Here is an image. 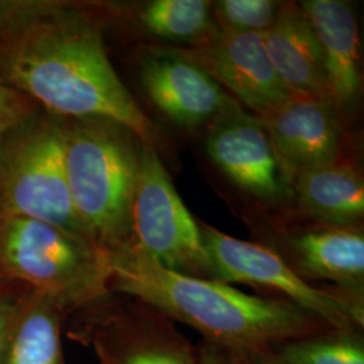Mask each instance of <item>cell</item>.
<instances>
[{
	"label": "cell",
	"mask_w": 364,
	"mask_h": 364,
	"mask_svg": "<svg viewBox=\"0 0 364 364\" xmlns=\"http://www.w3.org/2000/svg\"><path fill=\"white\" fill-rule=\"evenodd\" d=\"M0 84L53 117L105 119L156 147L161 134L117 76L87 7L52 6L0 42Z\"/></svg>",
	"instance_id": "6da1fadb"
},
{
	"label": "cell",
	"mask_w": 364,
	"mask_h": 364,
	"mask_svg": "<svg viewBox=\"0 0 364 364\" xmlns=\"http://www.w3.org/2000/svg\"><path fill=\"white\" fill-rule=\"evenodd\" d=\"M111 290L142 301L205 341L232 351H263L329 329L318 317L282 299L247 294L218 279L170 272L134 245L108 255Z\"/></svg>",
	"instance_id": "7a4b0ae2"
},
{
	"label": "cell",
	"mask_w": 364,
	"mask_h": 364,
	"mask_svg": "<svg viewBox=\"0 0 364 364\" xmlns=\"http://www.w3.org/2000/svg\"><path fill=\"white\" fill-rule=\"evenodd\" d=\"M142 142L105 119H64L66 180L72 203L107 255L134 243L131 213Z\"/></svg>",
	"instance_id": "3957f363"
},
{
	"label": "cell",
	"mask_w": 364,
	"mask_h": 364,
	"mask_svg": "<svg viewBox=\"0 0 364 364\" xmlns=\"http://www.w3.org/2000/svg\"><path fill=\"white\" fill-rule=\"evenodd\" d=\"M0 278L52 299L66 316L88 312L111 290L108 255L45 221L0 215Z\"/></svg>",
	"instance_id": "277c9868"
},
{
	"label": "cell",
	"mask_w": 364,
	"mask_h": 364,
	"mask_svg": "<svg viewBox=\"0 0 364 364\" xmlns=\"http://www.w3.org/2000/svg\"><path fill=\"white\" fill-rule=\"evenodd\" d=\"M0 215L45 221L96 245L69 192L64 119L37 108L0 136Z\"/></svg>",
	"instance_id": "5b68a950"
},
{
	"label": "cell",
	"mask_w": 364,
	"mask_h": 364,
	"mask_svg": "<svg viewBox=\"0 0 364 364\" xmlns=\"http://www.w3.org/2000/svg\"><path fill=\"white\" fill-rule=\"evenodd\" d=\"M134 246L170 272L215 279L200 224L182 203L156 147L144 144L132 203Z\"/></svg>",
	"instance_id": "8992f818"
},
{
	"label": "cell",
	"mask_w": 364,
	"mask_h": 364,
	"mask_svg": "<svg viewBox=\"0 0 364 364\" xmlns=\"http://www.w3.org/2000/svg\"><path fill=\"white\" fill-rule=\"evenodd\" d=\"M200 230L215 279L274 290L333 329H364L363 301L336 289L314 287L263 245L236 239L207 223H201Z\"/></svg>",
	"instance_id": "52a82bcc"
},
{
	"label": "cell",
	"mask_w": 364,
	"mask_h": 364,
	"mask_svg": "<svg viewBox=\"0 0 364 364\" xmlns=\"http://www.w3.org/2000/svg\"><path fill=\"white\" fill-rule=\"evenodd\" d=\"M109 299L85 312L100 364H197V348L166 316L138 299Z\"/></svg>",
	"instance_id": "ba28073f"
},
{
	"label": "cell",
	"mask_w": 364,
	"mask_h": 364,
	"mask_svg": "<svg viewBox=\"0 0 364 364\" xmlns=\"http://www.w3.org/2000/svg\"><path fill=\"white\" fill-rule=\"evenodd\" d=\"M205 149L216 166L250 195L278 201L291 193L293 181L264 127L240 105L210 122Z\"/></svg>",
	"instance_id": "9c48e42d"
},
{
	"label": "cell",
	"mask_w": 364,
	"mask_h": 364,
	"mask_svg": "<svg viewBox=\"0 0 364 364\" xmlns=\"http://www.w3.org/2000/svg\"><path fill=\"white\" fill-rule=\"evenodd\" d=\"M185 53L216 82L232 92L237 103L258 117L291 97L270 63L262 33L218 27L210 37Z\"/></svg>",
	"instance_id": "30bf717a"
},
{
	"label": "cell",
	"mask_w": 364,
	"mask_h": 364,
	"mask_svg": "<svg viewBox=\"0 0 364 364\" xmlns=\"http://www.w3.org/2000/svg\"><path fill=\"white\" fill-rule=\"evenodd\" d=\"M258 119L291 181L304 170L340 161L343 132L332 99L291 96Z\"/></svg>",
	"instance_id": "8fae6325"
},
{
	"label": "cell",
	"mask_w": 364,
	"mask_h": 364,
	"mask_svg": "<svg viewBox=\"0 0 364 364\" xmlns=\"http://www.w3.org/2000/svg\"><path fill=\"white\" fill-rule=\"evenodd\" d=\"M150 100L181 129H196L239 105L185 52L154 50L139 69Z\"/></svg>",
	"instance_id": "7c38bea8"
},
{
	"label": "cell",
	"mask_w": 364,
	"mask_h": 364,
	"mask_svg": "<svg viewBox=\"0 0 364 364\" xmlns=\"http://www.w3.org/2000/svg\"><path fill=\"white\" fill-rule=\"evenodd\" d=\"M270 250L309 284L331 282L363 301L364 235L359 227L321 225L287 232Z\"/></svg>",
	"instance_id": "4fadbf2b"
},
{
	"label": "cell",
	"mask_w": 364,
	"mask_h": 364,
	"mask_svg": "<svg viewBox=\"0 0 364 364\" xmlns=\"http://www.w3.org/2000/svg\"><path fill=\"white\" fill-rule=\"evenodd\" d=\"M263 42L291 96L332 99L320 42L299 4L281 3L273 25L263 33Z\"/></svg>",
	"instance_id": "5bb4252c"
},
{
	"label": "cell",
	"mask_w": 364,
	"mask_h": 364,
	"mask_svg": "<svg viewBox=\"0 0 364 364\" xmlns=\"http://www.w3.org/2000/svg\"><path fill=\"white\" fill-rule=\"evenodd\" d=\"M321 46L329 91L338 107L353 105L362 90L359 27L351 4L340 0L299 3Z\"/></svg>",
	"instance_id": "9a60e30c"
},
{
	"label": "cell",
	"mask_w": 364,
	"mask_h": 364,
	"mask_svg": "<svg viewBox=\"0 0 364 364\" xmlns=\"http://www.w3.org/2000/svg\"><path fill=\"white\" fill-rule=\"evenodd\" d=\"M293 192L301 210L323 225L358 227L363 219V178L348 162L301 171Z\"/></svg>",
	"instance_id": "2e32d148"
},
{
	"label": "cell",
	"mask_w": 364,
	"mask_h": 364,
	"mask_svg": "<svg viewBox=\"0 0 364 364\" xmlns=\"http://www.w3.org/2000/svg\"><path fill=\"white\" fill-rule=\"evenodd\" d=\"M65 316L52 299L30 290L0 364H66L61 344Z\"/></svg>",
	"instance_id": "e0dca14e"
},
{
	"label": "cell",
	"mask_w": 364,
	"mask_h": 364,
	"mask_svg": "<svg viewBox=\"0 0 364 364\" xmlns=\"http://www.w3.org/2000/svg\"><path fill=\"white\" fill-rule=\"evenodd\" d=\"M138 19L156 37L195 46L218 28L212 3L205 0H154L144 4Z\"/></svg>",
	"instance_id": "ac0fdd59"
},
{
	"label": "cell",
	"mask_w": 364,
	"mask_h": 364,
	"mask_svg": "<svg viewBox=\"0 0 364 364\" xmlns=\"http://www.w3.org/2000/svg\"><path fill=\"white\" fill-rule=\"evenodd\" d=\"M287 364H364L363 329H333L293 338L272 348Z\"/></svg>",
	"instance_id": "d6986e66"
},
{
	"label": "cell",
	"mask_w": 364,
	"mask_h": 364,
	"mask_svg": "<svg viewBox=\"0 0 364 364\" xmlns=\"http://www.w3.org/2000/svg\"><path fill=\"white\" fill-rule=\"evenodd\" d=\"M281 3L272 0H221L212 6L220 28L237 33H264L273 25Z\"/></svg>",
	"instance_id": "ffe728a7"
},
{
	"label": "cell",
	"mask_w": 364,
	"mask_h": 364,
	"mask_svg": "<svg viewBox=\"0 0 364 364\" xmlns=\"http://www.w3.org/2000/svg\"><path fill=\"white\" fill-rule=\"evenodd\" d=\"M28 291V287L0 278V358L11 338Z\"/></svg>",
	"instance_id": "44dd1931"
},
{
	"label": "cell",
	"mask_w": 364,
	"mask_h": 364,
	"mask_svg": "<svg viewBox=\"0 0 364 364\" xmlns=\"http://www.w3.org/2000/svg\"><path fill=\"white\" fill-rule=\"evenodd\" d=\"M54 0H0V42L46 11Z\"/></svg>",
	"instance_id": "7402d4cb"
},
{
	"label": "cell",
	"mask_w": 364,
	"mask_h": 364,
	"mask_svg": "<svg viewBox=\"0 0 364 364\" xmlns=\"http://www.w3.org/2000/svg\"><path fill=\"white\" fill-rule=\"evenodd\" d=\"M37 108L26 96L0 84V136Z\"/></svg>",
	"instance_id": "603a6c76"
},
{
	"label": "cell",
	"mask_w": 364,
	"mask_h": 364,
	"mask_svg": "<svg viewBox=\"0 0 364 364\" xmlns=\"http://www.w3.org/2000/svg\"><path fill=\"white\" fill-rule=\"evenodd\" d=\"M197 364H240L234 351L203 340L197 347Z\"/></svg>",
	"instance_id": "cb8c5ba5"
},
{
	"label": "cell",
	"mask_w": 364,
	"mask_h": 364,
	"mask_svg": "<svg viewBox=\"0 0 364 364\" xmlns=\"http://www.w3.org/2000/svg\"><path fill=\"white\" fill-rule=\"evenodd\" d=\"M234 352L240 364H287L284 360H281L279 358H277L274 355V352L272 351V348L263 350V351Z\"/></svg>",
	"instance_id": "d4e9b609"
}]
</instances>
